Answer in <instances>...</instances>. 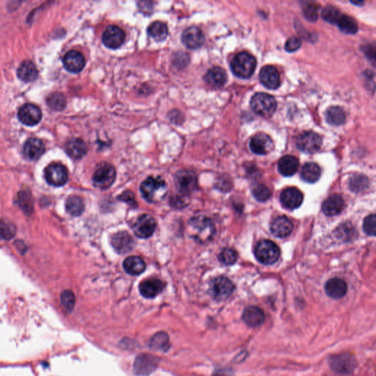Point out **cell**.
Returning a JSON list of instances; mask_svg holds the SVG:
<instances>
[{
  "label": "cell",
  "mask_w": 376,
  "mask_h": 376,
  "mask_svg": "<svg viewBox=\"0 0 376 376\" xmlns=\"http://www.w3.org/2000/svg\"><path fill=\"white\" fill-rule=\"evenodd\" d=\"M188 233L197 242L205 244L213 239L216 228L209 218L204 216H196L188 223Z\"/></svg>",
  "instance_id": "6da1fadb"
},
{
  "label": "cell",
  "mask_w": 376,
  "mask_h": 376,
  "mask_svg": "<svg viewBox=\"0 0 376 376\" xmlns=\"http://www.w3.org/2000/svg\"><path fill=\"white\" fill-rule=\"evenodd\" d=\"M140 189L143 198L150 203L159 202L167 194L166 184L159 177H148L142 182Z\"/></svg>",
  "instance_id": "7a4b0ae2"
},
{
  "label": "cell",
  "mask_w": 376,
  "mask_h": 376,
  "mask_svg": "<svg viewBox=\"0 0 376 376\" xmlns=\"http://www.w3.org/2000/svg\"><path fill=\"white\" fill-rule=\"evenodd\" d=\"M257 67V61L248 52L238 54L231 62V68L236 77L248 79L253 75Z\"/></svg>",
  "instance_id": "3957f363"
},
{
  "label": "cell",
  "mask_w": 376,
  "mask_h": 376,
  "mask_svg": "<svg viewBox=\"0 0 376 376\" xmlns=\"http://www.w3.org/2000/svg\"><path fill=\"white\" fill-rule=\"evenodd\" d=\"M279 247L273 241L263 240L254 248V255L260 263L266 265L274 264L280 257Z\"/></svg>",
  "instance_id": "277c9868"
},
{
  "label": "cell",
  "mask_w": 376,
  "mask_h": 376,
  "mask_svg": "<svg viewBox=\"0 0 376 376\" xmlns=\"http://www.w3.org/2000/svg\"><path fill=\"white\" fill-rule=\"evenodd\" d=\"M251 106L257 115L263 118H270L274 114L277 104L276 99L270 95L257 93L251 98Z\"/></svg>",
  "instance_id": "5b68a950"
},
{
  "label": "cell",
  "mask_w": 376,
  "mask_h": 376,
  "mask_svg": "<svg viewBox=\"0 0 376 376\" xmlns=\"http://www.w3.org/2000/svg\"><path fill=\"white\" fill-rule=\"evenodd\" d=\"M175 184L180 196L187 197L197 189V174L190 170H181L175 175Z\"/></svg>",
  "instance_id": "8992f818"
},
{
  "label": "cell",
  "mask_w": 376,
  "mask_h": 376,
  "mask_svg": "<svg viewBox=\"0 0 376 376\" xmlns=\"http://www.w3.org/2000/svg\"><path fill=\"white\" fill-rule=\"evenodd\" d=\"M115 168L111 164L102 162L98 165L93 174V185L100 189H108L115 181Z\"/></svg>",
  "instance_id": "52a82bcc"
},
{
  "label": "cell",
  "mask_w": 376,
  "mask_h": 376,
  "mask_svg": "<svg viewBox=\"0 0 376 376\" xmlns=\"http://www.w3.org/2000/svg\"><path fill=\"white\" fill-rule=\"evenodd\" d=\"M296 146L304 153L314 154L321 147L322 137L314 132H304L297 138Z\"/></svg>",
  "instance_id": "ba28073f"
},
{
  "label": "cell",
  "mask_w": 376,
  "mask_h": 376,
  "mask_svg": "<svg viewBox=\"0 0 376 376\" xmlns=\"http://www.w3.org/2000/svg\"><path fill=\"white\" fill-rule=\"evenodd\" d=\"M233 282L225 276H219L210 284V292L215 299L223 301L229 298L235 290Z\"/></svg>",
  "instance_id": "9c48e42d"
},
{
  "label": "cell",
  "mask_w": 376,
  "mask_h": 376,
  "mask_svg": "<svg viewBox=\"0 0 376 376\" xmlns=\"http://www.w3.org/2000/svg\"><path fill=\"white\" fill-rule=\"evenodd\" d=\"M330 366L332 370L338 374H350L355 369L356 361L351 354H339L331 358Z\"/></svg>",
  "instance_id": "30bf717a"
},
{
  "label": "cell",
  "mask_w": 376,
  "mask_h": 376,
  "mask_svg": "<svg viewBox=\"0 0 376 376\" xmlns=\"http://www.w3.org/2000/svg\"><path fill=\"white\" fill-rule=\"evenodd\" d=\"M45 178L51 185L61 187L68 181V171L62 164L52 163L46 168Z\"/></svg>",
  "instance_id": "8fae6325"
},
{
  "label": "cell",
  "mask_w": 376,
  "mask_h": 376,
  "mask_svg": "<svg viewBox=\"0 0 376 376\" xmlns=\"http://www.w3.org/2000/svg\"><path fill=\"white\" fill-rule=\"evenodd\" d=\"M159 360L149 354H140L136 357L134 370L138 376H146L152 374L159 365Z\"/></svg>",
  "instance_id": "7c38bea8"
},
{
  "label": "cell",
  "mask_w": 376,
  "mask_h": 376,
  "mask_svg": "<svg viewBox=\"0 0 376 376\" xmlns=\"http://www.w3.org/2000/svg\"><path fill=\"white\" fill-rule=\"evenodd\" d=\"M156 229L155 219L149 215H142L137 219L133 226V230L137 238L147 239L150 238Z\"/></svg>",
  "instance_id": "4fadbf2b"
},
{
  "label": "cell",
  "mask_w": 376,
  "mask_h": 376,
  "mask_svg": "<svg viewBox=\"0 0 376 376\" xmlns=\"http://www.w3.org/2000/svg\"><path fill=\"white\" fill-rule=\"evenodd\" d=\"M205 37L202 30L197 26H191L184 30L181 35L183 44L191 49H197L204 44Z\"/></svg>",
  "instance_id": "5bb4252c"
},
{
  "label": "cell",
  "mask_w": 376,
  "mask_h": 376,
  "mask_svg": "<svg viewBox=\"0 0 376 376\" xmlns=\"http://www.w3.org/2000/svg\"><path fill=\"white\" fill-rule=\"evenodd\" d=\"M19 119L24 125H37L42 118L40 108L33 104H26L20 108L18 113Z\"/></svg>",
  "instance_id": "9a60e30c"
},
{
  "label": "cell",
  "mask_w": 376,
  "mask_h": 376,
  "mask_svg": "<svg viewBox=\"0 0 376 376\" xmlns=\"http://www.w3.org/2000/svg\"><path fill=\"white\" fill-rule=\"evenodd\" d=\"M125 41V33L118 26L111 25L107 27L102 35V42L110 49H118Z\"/></svg>",
  "instance_id": "2e32d148"
},
{
  "label": "cell",
  "mask_w": 376,
  "mask_h": 376,
  "mask_svg": "<svg viewBox=\"0 0 376 376\" xmlns=\"http://www.w3.org/2000/svg\"><path fill=\"white\" fill-rule=\"evenodd\" d=\"M111 243L115 251L120 254L130 252L135 246L134 239L127 232H120L112 235Z\"/></svg>",
  "instance_id": "e0dca14e"
},
{
  "label": "cell",
  "mask_w": 376,
  "mask_h": 376,
  "mask_svg": "<svg viewBox=\"0 0 376 376\" xmlns=\"http://www.w3.org/2000/svg\"><path fill=\"white\" fill-rule=\"evenodd\" d=\"M273 140L265 133L256 134L250 141V149L256 155H267L273 150Z\"/></svg>",
  "instance_id": "ac0fdd59"
},
{
  "label": "cell",
  "mask_w": 376,
  "mask_h": 376,
  "mask_svg": "<svg viewBox=\"0 0 376 376\" xmlns=\"http://www.w3.org/2000/svg\"><path fill=\"white\" fill-rule=\"evenodd\" d=\"M280 201L285 208L295 210L302 204L304 195L295 187H289L281 194Z\"/></svg>",
  "instance_id": "d6986e66"
},
{
  "label": "cell",
  "mask_w": 376,
  "mask_h": 376,
  "mask_svg": "<svg viewBox=\"0 0 376 376\" xmlns=\"http://www.w3.org/2000/svg\"><path fill=\"white\" fill-rule=\"evenodd\" d=\"M260 80L265 87L274 90L280 86V74L276 67L266 66L260 71Z\"/></svg>",
  "instance_id": "ffe728a7"
},
{
  "label": "cell",
  "mask_w": 376,
  "mask_h": 376,
  "mask_svg": "<svg viewBox=\"0 0 376 376\" xmlns=\"http://www.w3.org/2000/svg\"><path fill=\"white\" fill-rule=\"evenodd\" d=\"M165 285L156 278H150L143 281L139 286L140 294L146 298H154L162 292Z\"/></svg>",
  "instance_id": "44dd1931"
},
{
  "label": "cell",
  "mask_w": 376,
  "mask_h": 376,
  "mask_svg": "<svg viewBox=\"0 0 376 376\" xmlns=\"http://www.w3.org/2000/svg\"><path fill=\"white\" fill-rule=\"evenodd\" d=\"M64 65L66 69L70 72H80L86 66V59L80 52L71 50L64 56Z\"/></svg>",
  "instance_id": "7402d4cb"
},
{
  "label": "cell",
  "mask_w": 376,
  "mask_h": 376,
  "mask_svg": "<svg viewBox=\"0 0 376 376\" xmlns=\"http://www.w3.org/2000/svg\"><path fill=\"white\" fill-rule=\"evenodd\" d=\"M45 152L43 141L36 137L29 139L24 143L23 153L24 156L30 160H37Z\"/></svg>",
  "instance_id": "603a6c76"
},
{
  "label": "cell",
  "mask_w": 376,
  "mask_h": 376,
  "mask_svg": "<svg viewBox=\"0 0 376 376\" xmlns=\"http://www.w3.org/2000/svg\"><path fill=\"white\" fill-rule=\"evenodd\" d=\"M345 207V201L340 195L333 194L328 197L322 205V210L326 216L339 215Z\"/></svg>",
  "instance_id": "cb8c5ba5"
},
{
  "label": "cell",
  "mask_w": 376,
  "mask_h": 376,
  "mask_svg": "<svg viewBox=\"0 0 376 376\" xmlns=\"http://www.w3.org/2000/svg\"><path fill=\"white\" fill-rule=\"evenodd\" d=\"M293 229L292 221L286 216H280L275 219L270 225V231L274 236L285 238L289 236Z\"/></svg>",
  "instance_id": "d4e9b609"
},
{
  "label": "cell",
  "mask_w": 376,
  "mask_h": 376,
  "mask_svg": "<svg viewBox=\"0 0 376 376\" xmlns=\"http://www.w3.org/2000/svg\"><path fill=\"white\" fill-rule=\"evenodd\" d=\"M242 317L244 323L251 328L259 327L265 321V314L263 310L254 306L247 307L243 313Z\"/></svg>",
  "instance_id": "484cf974"
},
{
  "label": "cell",
  "mask_w": 376,
  "mask_h": 376,
  "mask_svg": "<svg viewBox=\"0 0 376 376\" xmlns=\"http://www.w3.org/2000/svg\"><path fill=\"white\" fill-rule=\"evenodd\" d=\"M325 290L331 298L339 299L345 296L348 290V287L345 281L339 278H333L326 282Z\"/></svg>",
  "instance_id": "4316f807"
},
{
  "label": "cell",
  "mask_w": 376,
  "mask_h": 376,
  "mask_svg": "<svg viewBox=\"0 0 376 376\" xmlns=\"http://www.w3.org/2000/svg\"><path fill=\"white\" fill-rule=\"evenodd\" d=\"M204 80L206 83L212 87L219 88L223 87L226 84L227 81V74L226 71L221 67H213L207 71L204 77Z\"/></svg>",
  "instance_id": "83f0119b"
},
{
  "label": "cell",
  "mask_w": 376,
  "mask_h": 376,
  "mask_svg": "<svg viewBox=\"0 0 376 376\" xmlns=\"http://www.w3.org/2000/svg\"><path fill=\"white\" fill-rule=\"evenodd\" d=\"M299 168V161L298 158L292 155H286L279 159L278 170L284 177H291L294 175Z\"/></svg>",
  "instance_id": "f1b7e54d"
},
{
  "label": "cell",
  "mask_w": 376,
  "mask_h": 376,
  "mask_svg": "<svg viewBox=\"0 0 376 376\" xmlns=\"http://www.w3.org/2000/svg\"><path fill=\"white\" fill-rule=\"evenodd\" d=\"M65 150L70 157L80 159L86 155L88 148L86 143L81 139L73 138L67 142Z\"/></svg>",
  "instance_id": "f546056e"
},
{
  "label": "cell",
  "mask_w": 376,
  "mask_h": 376,
  "mask_svg": "<svg viewBox=\"0 0 376 376\" xmlns=\"http://www.w3.org/2000/svg\"><path fill=\"white\" fill-rule=\"evenodd\" d=\"M17 75L22 81L30 83L37 78L39 71L34 63L30 61H24L19 67Z\"/></svg>",
  "instance_id": "4dcf8cb0"
},
{
  "label": "cell",
  "mask_w": 376,
  "mask_h": 376,
  "mask_svg": "<svg viewBox=\"0 0 376 376\" xmlns=\"http://www.w3.org/2000/svg\"><path fill=\"white\" fill-rule=\"evenodd\" d=\"M123 267L128 274L138 276L146 270V263L141 257L132 256L124 260Z\"/></svg>",
  "instance_id": "1f68e13d"
},
{
  "label": "cell",
  "mask_w": 376,
  "mask_h": 376,
  "mask_svg": "<svg viewBox=\"0 0 376 376\" xmlns=\"http://www.w3.org/2000/svg\"><path fill=\"white\" fill-rule=\"evenodd\" d=\"M149 347L154 351L167 352L171 348V342L168 333L163 332L155 333L149 340Z\"/></svg>",
  "instance_id": "d6a6232c"
},
{
  "label": "cell",
  "mask_w": 376,
  "mask_h": 376,
  "mask_svg": "<svg viewBox=\"0 0 376 376\" xmlns=\"http://www.w3.org/2000/svg\"><path fill=\"white\" fill-rule=\"evenodd\" d=\"M320 176H321V170L319 165L314 162H307L301 169V178L307 182H316L318 181Z\"/></svg>",
  "instance_id": "836d02e7"
},
{
  "label": "cell",
  "mask_w": 376,
  "mask_h": 376,
  "mask_svg": "<svg viewBox=\"0 0 376 376\" xmlns=\"http://www.w3.org/2000/svg\"><path fill=\"white\" fill-rule=\"evenodd\" d=\"M148 34L156 42H162L168 34V27L165 23L155 22L148 27Z\"/></svg>",
  "instance_id": "e575fe53"
},
{
  "label": "cell",
  "mask_w": 376,
  "mask_h": 376,
  "mask_svg": "<svg viewBox=\"0 0 376 376\" xmlns=\"http://www.w3.org/2000/svg\"><path fill=\"white\" fill-rule=\"evenodd\" d=\"M326 118L331 125L339 126L345 123L346 116L342 108L338 106L331 107L326 111Z\"/></svg>",
  "instance_id": "d590c367"
},
{
  "label": "cell",
  "mask_w": 376,
  "mask_h": 376,
  "mask_svg": "<svg viewBox=\"0 0 376 376\" xmlns=\"http://www.w3.org/2000/svg\"><path fill=\"white\" fill-rule=\"evenodd\" d=\"M66 209L71 216H81L85 210L84 202L80 197L72 196L67 199L66 201Z\"/></svg>",
  "instance_id": "8d00e7d4"
},
{
  "label": "cell",
  "mask_w": 376,
  "mask_h": 376,
  "mask_svg": "<svg viewBox=\"0 0 376 376\" xmlns=\"http://www.w3.org/2000/svg\"><path fill=\"white\" fill-rule=\"evenodd\" d=\"M336 25L345 34H355L358 31V25L355 20L349 16L342 14Z\"/></svg>",
  "instance_id": "74e56055"
},
{
  "label": "cell",
  "mask_w": 376,
  "mask_h": 376,
  "mask_svg": "<svg viewBox=\"0 0 376 376\" xmlns=\"http://www.w3.org/2000/svg\"><path fill=\"white\" fill-rule=\"evenodd\" d=\"M17 204L24 213L29 215L33 212V201L31 193L26 191H20L17 195Z\"/></svg>",
  "instance_id": "f35d334b"
},
{
  "label": "cell",
  "mask_w": 376,
  "mask_h": 376,
  "mask_svg": "<svg viewBox=\"0 0 376 376\" xmlns=\"http://www.w3.org/2000/svg\"><path fill=\"white\" fill-rule=\"evenodd\" d=\"M336 235L339 239L348 242V241H352L353 238H355L356 235V232L352 225L349 223H343L340 225L336 229Z\"/></svg>",
  "instance_id": "ab89813d"
},
{
  "label": "cell",
  "mask_w": 376,
  "mask_h": 376,
  "mask_svg": "<svg viewBox=\"0 0 376 376\" xmlns=\"http://www.w3.org/2000/svg\"><path fill=\"white\" fill-rule=\"evenodd\" d=\"M321 15L326 22L331 24H337L338 21L342 17V14L337 8L332 6V5H329L323 10Z\"/></svg>",
  "instance_id": "60d3db41"
},
{
  "label": "cell",
  "mask_w": 376,
  "mask_h": 376,
  "mask_svg": "<svg viewBox=\"0 0 376 376\" xmlns=\"http://www.w3.org/2000/svg\"><path fill=\"white\" fill-rule=\"evenodd\" d=\"M368 178L365 176L360 175V174L354 175L350 180V187L351 191L354 192H361L364 191L368 186Z\"/></svg>",
  "instance_id": "b9f144b4"
},
{
  "label": "cell",
  "mask_w": 376,
  "mask_h": 376,
  "mask_svg": "<svg viewBox=\"0 0 376 376\" xmlns=\"http://www.w3.org/2000/svg\"><path fill=\"white\" fill-rule=\"evenodd\" d=\"M238 258V254L237 251L229 248H224L219 256L221 263L228 266L235 264Z\"/></svg>",
  "instance_id": "7bdbcfd3"
},
{
  "label": "cell",
  "mask_w": 376,
  "mask_h": 376,
  "mask_svg": "<svg viewBox=\"0 0 376 376\" xmlns=\"http://www.w3.org/2000/svg\"><path fill=\"white\" fill-rule=\"evenodd\" d=\"M61 301L64 310L67 312H71L74 310V306H75V295L71 290L64 291L61 293Z\"/></svg>",
  "instance_id": "ee69618b"
},
{
  "label": "cell",
  "mask_w": 376,
  "mask_h": 376,
  "mask_svg": "<svg viewBox=\"0 0 376 376\" xmlns=\"http://www.w3.org/2000/svg\"><path fill=\"white\" fill-rule=\"evenodd\" d=\"M47 103L51 108L55 111H62L65 108L66 102L65 97L61 93H52L48 97Z\"/></svg>",
  "instance_id": "f6af8a7d"
},
{
  "label": "cell",
  "mask_w": 376,
  "mask_h": 376,
  "mask_svg": "<svg viewBox=\"0 0 376 376\" xmlns=\"http://www.w3.org/2000/svg\"><path fill=\"white\" fill-rule=\"evenodd\" d=\"M252 194L255 199L260 202L267 201L271 197V191L268 187L264 184H260L254 187Z\"/></svg>",
  "instance_id": "bcb514c9"
},
{
  "label": "cell",
  "mask_w": 376,
  "mask_h": 376,
  "mask_svg": "<svg viewBox=\"0 0 376 376\" xmlns=\"http://www.w3.org/2000/svg\"><path fill=\"white\" fill-rule=\"evenodd\" d=\"M16 235V228L14 225L0 221V238L10 241Z\"/></svg>",
  "instance_id": "7dc6e473"
},
{
  "label": "cell",
  "mask_w": 376,
  "mask_h": 376,
  "mask_svg": "<svg viewBox=\"0 0 376 376\" xmlns=\"http://www.w3.org/2000/svg\"><path fill=\"white\" fill-rule=\"evenodd\" d=\"M376 215H370L367 216L363 223V229L367 235L370 236L376 235Z\"/></svg>",
  "instance_id": "c3c4849f"
},
{
  "label": "cell",
  "mask_w": 376,
  "mask_h": 376,
  "mask_svg": "<svg viewBox=\"0 0 376 376\" xmlns=\"http://www.w3.org/2000/svg\"><path fill=\"white\" fill-rule=\"evenodd\" d=\"M319 7L314 3H309L304 6V15L310 22H315L318 17Z\"/></svg>",
  "instance_id": "681fc988"
},
{
  "label": "cell",
  "mask_w": 376,
  "mask_h": 376,
  "mask_svg": "<svg viewBox=\"0 0 376 376\" xmlns=\"http://www.w3.org/2000/svg\"><path fill=\"white\" fill-rule=\"evenodd\" d=\"M301 46V42L300 39L295 37V36H292L287 41L285 49H286L287 52H294L298 50Z\"/></svg>",
  "instance_id": "f907efd6"
},
{
  "label": "cell",
  "mask_w": 376,
  "mask_h": 376,
  "mask_svg": "<svg viewBox=\"0 0 376 376\" xmlns=\"http://www.w3.org/2000/svg\"><path fill=\"white\" fill-rule=\"evenodd\" d=\"M118 199L127 203V204H130L131 207H137V203H136L134 194H133V192H131V191H127L123 193L121 196L118 197Z\"/></svg>",
  "instance_id": "816d5d0a"
}]
</instances>
